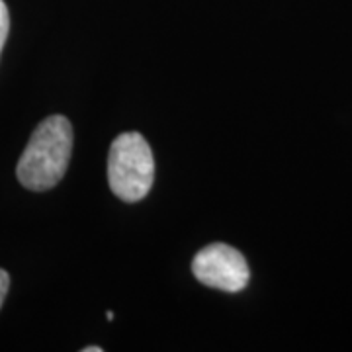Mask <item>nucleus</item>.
Listing matches in <instances>:
<instances>
[{
  "label": "nucleus",
  "mask_w": 352,
  "mask_h": 352,
  "mask_svg": "<svg viewBox=\"0 0 352 352\" xmlns=\"http://www.w3.org/2000/svg\"><path fill=\"white\" fill-rule=\"evenodd\" d=\"M73 153V126L65 116L43 120L20 157L16 175L20 184L34 192H43L61 182Z\"/></svg>",
  "instance_id": "nucleus-1"
},
{
  "label": "nucleus",
  "mask_w": 352,
  "mask_h": 352,
  "mask_svg": "<svg viewBox=\"0 0 352 352\" xmlns=\"http://www.w3.org/2000/svg\"><path fill=\"white\" fill-rule=\"evenodd\" d=\"M155 180V159L141 133L129 131L113 139L108 155V182L124 201L143 200Z\"/></svg>",
  "instance_id": "nucleus-2"
},
{
  "label": "nucleus",
  "mask_w": 352,
  "mask_h": 352,
  "mask_svg": "<svg viewBox=\"0 0 352 352\" xmlns=\"http://www.w3.org/2000/svg\"><path fill=\"white\" fill-rule=\"evenodd\" d=\"M192 272L204 286L235 294L249 284V264L237 249L226 243L204 247L192 261Z\"/></svg>",
  "instance_id": "nucleus-3"
},
{
  "label": "nucleus",
  "mask_w": 352,
  "mask_h": 352,
  "mask_svg": "<svg viewBox=\"0 0 352 352\" xmlns=\"http://www.w3.org/2000/svg\"><path fill=\"white\" fill-rule=\"evenodd\" d=\"M8 30H10V16H8V8L4 4V0H0V55L4 50V43L8 39Z\"/></svg>",
  "instance_id": "nucleus-4"
},
{
  "label": "nucleus",
  "mask_w": 352,
  "mask_h": 352,
  "mask_svg": "<svg viewBox=\"0 0 352 352\" xmlns=\"http://www.w3.org/2000/svg\"><path fill=\"white\" fill-rule=\"evenodd\" d=\"M8 288H10V276H8V272H6V270H2V268H0V307H2V303H4V300H6Z\"/></svg>",
  "instance_id": "nucleus-5"
},
{
  "label": "nucleus",
  "mask_w": 352,
  "mask_h": 352,
  "mask_svg": "<svg viewBox=\"0 0 352 352\" xmlns=\"http://www.w3.org/2000/svg\"><path fill=\"white\" fill-rule=\"evenodd\" d=\"M85 352H102V346H87Z\"/></svg>",
  "instance_id": "nucleus-6"
}]
</instances>
